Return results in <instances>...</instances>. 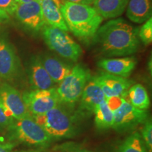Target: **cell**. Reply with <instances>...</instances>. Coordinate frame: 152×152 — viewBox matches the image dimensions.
<instances>
[{
  "instance_id": "6da1fadb",
  "label": "cell",
  "mask_w": 152,
  "mask_h": 152,
  "mask_svg": "<svg viewBox=\"0 0 152 152\" xmlns=\"http://www.w3.org/2000/svg\"><path fill=\"white\" fill-rule=\"evenodd\" d=\"M138 31L125 19L113 18L100 26L93 38L99 52L104 56H125L138 51Z\"/></svg>"
},
{
  "instance_id": "7a4b0ae2",
  "label": "cell",
  "mask_w": 152,
  "mask_h": 152,
  "mask_svg": "<svg viewBox=\"0 0 152 152\" xmlns=\"http://www.w3.org/2000/svg\"><path fill=\"white\" fill-rule=\"evenodd\" d=\"M60 9L68 30L81 39L94 37L104 20L94 7L90 5L64 1Z\"/></svg>"
},
{
  "instance_id": "3957f363",
  "label": "cell",
  "mask_w": 152,
  "mask_h": 152,
  "mask_svg": "<svg viewBox=\"0 0 152 152\" xmlns=\"http://www.w3.org/2000/svg\"><path fill=\"white\" fill-rule=\"evenodd\" d=\"M32 117L53 140L72 138L77 134L75 116L61 103L46 113Z\"/></svg>"
},
{
  "instance_id": "277c9868",
  "label": "cell",
  "mask_w": 152,
  "mask_h": 152,
  "mask_svg": "<svg viewBox=\"0 0 152 152\" xmlns=\"http://www.w3.org/2000/svg\"><path fill=\"white\" fill-rule=\"evenodd\" d=\"M113 114L112 128L119 133L134 130L149 118L147 110H141L131 105L126 99L114 96L106 99Z\"/></svg>"
},
{
  "instance_id": "5b68a950",
  "label": "cell",
  "mask_w": 152,
  "mask_h": 152,
  "mask_svg": "<svg viewBox=\"0 0 152 152\" xmlns=\"http://www.w3.org/2000/svg\"><path fill=\"white\" fill-rule=\"evenodd\" d=\"M91 77V72L86 66L83 64L73 66L70 73L56 88L61 103L69 107L75 105L80 99L85 85Z\"/></svg>"
},
{
  "instance_id": "8992f818",
  "label": "cell",
  "mask_w": 152,
  "mask_h": 152,
  "mask_svg": "<svg viewBox=\"0 0 152 152\" xmlns=\"http://www.w3.org/2000/svg\"><path fill=\"white\" fill-rule=\"evenodd\" d=\"M11 138L23 143L41 148L48 147L53 140L31 116L14 120L9 127Z\"/></svg>"
},
{
  "instance_id": "52a82bcc",
  "label": "cell",
  "mask_w": 152,
  "mask_h": 152,
  "mask_svg": "<svg viewBox=\"0 0 152 152\" xmlns=\"http://www.w3.org/2000/svg\"><path fill=\"white\" fill-rule=\"evenodd\" d=\"M42 32L46 45L60 56L73 62L80 58L83 54L81 47L66 31L45 25Z\"/></svg>"
},
{
  "instance_id": "ba28073f",
  "label": "cell",
  "mask_w": 152,
  "mask_h": 152,
  "mask_svg": "<svg viewBox=\"0 0 152 152\" xmlns=\"http://www.w3.org/2000/svg\"><path fill=\"white\" fill-rule=\"evenodd\" d=\"M22 97L31 115L46 113L61 103L55 87L48 90H32L24 92Z\"/></svg>"
},
{
  "instance_id": "9c48e42d",
  "label": "cell",
  "mask_w": 152,
  "mask_h": 152,
  "mask_svg": "<svg viewBox=\"0 0 152 152\" xmlns=\"http://www.w3.org/2000/svg\"><path fill=\"white\" fill-rule=\"evenodd\" d=\"M14 14L18 21L33 33H38L45 26L39 0L18 4Z\"/></svg>"
},
{
  "instance_id": "30bf717a",
  "label": "cell",
  "mask_w": 152,
  "mask_h": 152,
  "mask_svg": "<svg viewBox=\"0 0 152 152\" xmlns=\"http://www.w3.org/2000/svg\"><path fill=\"white\" fill-rule=\"evenodd\" d=\"M0 102L15 120L31 116L23 100L20 92L10 85H0Z\"/></svg>"
},
{
  "instance_id": "8fae6325",
  "label": "cell",
  "mask_w": 152,
  "mask_h": 152,
  "mask_svg": "<svg viewBox=\"0 0 152 152\" xmlns=\"http://www.w3.org/2000/svg\"><path fill=\"white\" fill-rule=\"evenodd\" d=\"M20 73V61L11 43L0 39V77L13 81Z\"/></svg>"
},
{
  "instance_id": "7c38bea8",
  "label": "cell",
  "mask_w": 152,
  "mask_h": 152,
  "mask_svg": "<svg viewBox=\"0 0 152 152\" xmlns=\"http://www.w3.org/2000/svg\"><path fill=\"white\" fill-rule=\"evenodd\" d=\"M94 77L99 85L106 99L114 96L125 99L128 89L132 86L133 83L125 77L108 73H102L99 75L94 76Z\"/></svg>"
},
{
  "instance_id": "4fadbf2b",
  "label": "cell",
  "mask_w": 152,
  "mask_h": 152,
  "mask_svg": "<svg viewBox=\"0 0 152 152\" xmlns=\"http://www.w3.org/2000/svg\"><path fill=\"white\" fill-rule=\"evenodd\" d=\"M78 113H94L96 108L106 99L102 89L94 77H91L82 93Z\"/></svg>"
},
{
  "instance_id": "5bb4252c",
  "label": "cell",
  "mask_w": 152,
  "mask_h": 152,
  "mask_svg": "<svg viewBox=\"0 0 152 152\" xmlns=\"http://www.w3.org/2000/svg\"><path fill=\"white\" fill-rule=\"evenodd\" d=\"M137 60L134 56H125L121 58H104L97 63L98 67L106 73L112 75L128 77L136 67Z\"/></svg>"
},
{
  "instance_id": "9a60e30c",
  "label": "cell",
  "mask_w": 152,
  "mask_h": 152,
  "mask_svg": "<svg viewBox=\"0 0 152 152\" xmlns=\"http://www.w3.org/2000/svg\"><path fill=\"white\" fill-rule=\"evenodd\" d=\"M29 83L32 90H48L54 87V83L44 68L39 56L30 58L28 67Z\"/></svg>"
},
{
  "instance_id": "2e32d148",
  "label": "cell",
  "mask_w": 152,
  "mask_h": 152,
  "mask_svg": "<svg viewBox=\"0 0 152 152\" xmlns=\"http://www.w3.org/2000/svg\"><path fill=\"white\" fill-rule=\"evenodd\" d=\"M44 68L54 83H60L72 70V66L49 54L39 56Z\"/></svg>"
},
{
  "instance_id": "e0dca14e",
  "label": "cell",
  "mask_w": 152,
  "mask_h": 152,
  "mask_svg": "<svg viewBox=\"0 0 152 152\" xmlns=\"http://www.w3.org/2000/svg\"><path fill=\"white\" fill-rule=\"evenodd\" d=\"M42 13L45 25L54 28H59L64 31L68 32L64 19L60 9V3L55 0H39Z\"/></svg>"
},
{
  "instance_id": "ac0fdd59",
  "label": "cell",
  "mask_w": 152,
  "mask_h": 152,
  "mask_svg": "<svg viewBox=\"0 0 152 152\" xmlns=\"http://www.w3.org/2000/svg\"><path fill=\"white\" fill-rule=\"evenodd\" d=\"M129 0H95L94 8L104 19L115 18L123 14Z\"/></svg>"
},
{
  "instance_id": "d6986e66",
  "label": "cell",
  "mask_w": 152,
  "mask_h": 152,
  "mask_svg": "<svg viewBox=\"0 0 152 152\" xmlns=\"http://www.w3.org/2000/svg\"><path fill=\"white\" fill-rule=\"evenodd\" d=\"M126 15L131 21L142 23L151 17V0H129Z\"/></svg>"
},
{
  "instance_id": "ffe728a7",
  "label": "cell",
  "mask_w": 152,
  "mask_h": 152,
  "mask_svg": "<svg viewBox=\"0 0 152 152\" xmlns=\"http://www.w3.org/2000/svg\"><path fill=\"white\" fill-rule=\"evenodd\" d=\"M126 97L131 105L141 110H147L150 106L149 94L146 88L141 84L132 85L128 89Z\"/></svg>"
},
{
  "instance_id": "44dd1931",
  "label": "cell",
  "mask_w": 152,
  "mask_h": 152,
  "mask_svg": "<svg viewBox=\"0 0 152 152\" xmlns=\"http://www.w3.org/2000/svg\"><path fill=\"white\" fill-rule=\"evenodd\" d=\"M94 123L99 130L104 131L111 128L113 123V114L106 99L94 111Z\"/></svg>"
},
{
  "instance_id": "7402d4cb",
  "label": "cell",
  "mask_w": 152,
  "mask_h": 152,
  "mask_svg": "<svg viewBox=\"0 0 152 152\" xmlns=\"http://www.w3.org/2000/svg\"><path fill=\"white\" fill-rule=\"evenodd\" d=\"M118 152H148L140 132H135L125 138L120 144Z\"/></svg>"
},
{
  "instance_id": "603a6c76",
  "label": "cell",
  "mask_w": 152,
  "mask_h": 152,
  "mask_svg": "<svg viewBox=\"0 0 152 152\" xmlns=\"http://www.w3.org/2000/svg\"><path fill=\"white\" fill-rule=\"evenodd\" d=\"M138 36L140 40L144 45H149L152 41V18H149L139 29Z\"/></svg>"
},
{
  "instance_id": "cb8c5ba5",
  "label": "cell",
  "mask_w": 152,
  "mask_h": 152,
  "mask_svg": "<svg viewBox=\"0 0 152 152\" xmlns=\"http://www.w3.org/2000/svg\"><path fill=\"white\" fill-rule=\"evenodd\" d=\"M141 134L148 152L152 151V123L151 120L148 118L144 123Z\"/></svg>"
},
{
  "instance_id": "d4e9b609",
  "label": "cell",
  "mask_w": 152,
  "mask_h": 152,
  "mask_svg": "<svg viewBox=\"0 0 152 152\" xmlns=\"http://www.w3.org/2000/svg\"><path fill=\"white\" fill-rule=\"evenodd\" d=\"M14 118L0 102V128H8L14 122Z\"/></svg>"
},
{
  "instance_id": "484cf974",
  "label": "cell",
  "mask_w": 152,
  "mask_h": 152,
  "mask_svg": "<svg viewBox=\"0 0 152 152\" xmlns=\"http://www.w3.org/2000/svg\"><path fill=\"white\" fill-rule=\"evenodd\" d=\"M18 4L15 0H0V9L8 14H14Z\"/></svg>"
},
{
  "instance_id": "4316f807",
  "label": "cell",
  "mask_w": 152,
  "mask_h": 152,
  "mask_svg": "<svg viewBox=\"0 0 152 152\" xmlns=\"http://www.w3.org/2000/svg\"><path fill=\"white\" fill-rule=\"evenodd\" d=\"M61 152H93L90 150L78 147L76 144H68L61 147Z\"/></svg>"
},
{
  "instance_id": "83f0119b",
  "label": "cell",
  "mask_w": 152,
  "mask_h": 152,
  "mask_svg": "<svg viewBox=\"0 0 152 152\" xmlns=\"http://www.w3.org/2000/svg\"><path fill=\"white\" fill-rule=\"evenodd\" d=\"M9 20V16L7 12L0 9V26L8 23Z\"/></svg>"
},
{
  "instance_id": "f1b7e54d",
  "label": "cell",
  "mask_w": 152,
  "mask_h": 152,
  "mask_svg": "<svg viewBox=\"0 0 152 152\" xmlns=\"http://www.w3.org/2000/svg\"><path fill=\"white\" fill-rule=\"evenodd\" d=\"M14 147L13 143L0 144V152H11Z\"/></svg>"
},
{
  "instance_id": "f546056e",
  "label": "cell",
  "mask_w": 152,
  "mask_h": 152,
  "mask_svg": "<svg viewBox=\"0 0 152 152\" xmlns=\"http://www.w3.org/2000/svg\"><path fill=\"white\" fill-rule=\"evenodd\" d=\"M66 1H69V2H73L75 4H80L83 5H91L94 3L95 0H64Z\"/></svg>"
},
{
  "instance_id": "4dcf8cb0",
  "label": "cell",
  "mask_w": 152,
  "mask_h": 152,
  "mask_svg": "<svg viewBox=\"0 0 152 152\" xmlns=\"http://www.w3.org/2000/svg\"><path fill=\"white\" fill-rule=\"evenodd\" d=\"M16 2L18 4H25V3H28L31 2V1H35V0H15Z\"/></svg>"
},
{
  "instance_id": "1f68e13d",
  "label": "cell",
  "mask_w": 152,
  "mask_h": 152,
  "mask_svg": "<svg viewBox=\"0 0 152 152\" xmlns=\"http://www.w3.org/2000/svg\"><path fill=\"white\" fill-rule=\"evenodd\" d=\"M55 1H58V2H59V3H60V1H59V0H55Z\"/></svg>"
},
{
  "instance_id": "d6a6232c",
  "label": "cell",
  "mask_w": 152,
  "mask_h": 152,
  "mask_svg": "<svg viewBox=\"0 0 152 152\" xmlns=\"http://www.w3.org/2000/svg\"><path fill=\"white\" fill-rule=\"evenodd\" d=\"M22 152H29V151H22ZM30 152H32V151H30Z\"/></svg>"
}]
</instances>
